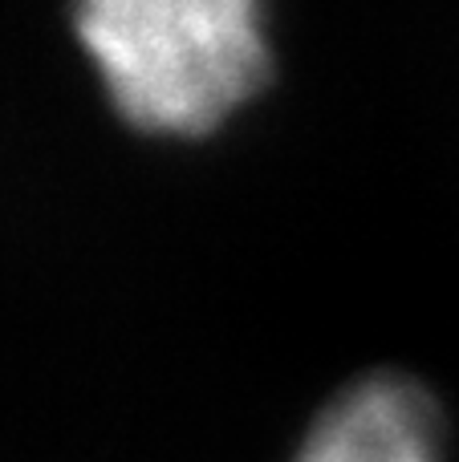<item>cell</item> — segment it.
Masks as SVG:
<instances>
[{"mask_svg": "<svg viewBox=\"0 0 459 462\" xmlns=\"http://www.w3.org/2000/svg\"><path fill=\"white\" fill-rule=\"evenodd\" d=\"M78 32L118 110L146 130H211L268 73L244 0H102L78 13Z\"/></svg>", "mask_w": 459, "mask_h": 462, "instance_id": "1", "label": "cell"}, {"mask_svg": "<svg viewBox=\"0 0 459 462\" xmlns=\"http://www.w3.org/2000/svg\"><path fill=\"white\" fill-rule=\"evenodd\" d=\"M297 462H439L436 406L403 377H370L325 410Z\"/></svg>", "mask_w": 459, "mask_h": 462, "instance_id": "2", "label": "cell"}]
</instances>
